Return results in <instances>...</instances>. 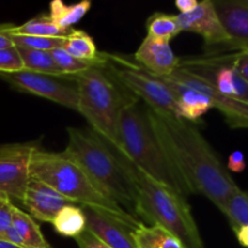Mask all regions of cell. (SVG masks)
Returning <instances> with one entry per match:
<instances>
[{
  "instance_id": "1",
  "label": "cell",
  "mask_w": 248,
  "mask_h": 248,
  "mask_svg": "<svg viewBox=\"0 0 248 248\" xmlns=\"http://www.w3.org/2000/svg\"><path fill=\"white\" fill-rule=\"evenodd\" d=\"M145 109L162 149L193 194L206 196L220 210L239 186L195 124Z\"/></svg>"
},
{
  "instance_id": "2",
  "label": "cell",
  "mask_w": 248,
  "mask_h": 248,
  "mask_svg": "<svg viewBox=\"0 0 248 248\" xmlns=\"http://www.w3.org/2000/svg\"><path fill=\"white\" fill-rule=\"evenodd\" d=\"M67 132L68 144L63 154L85 172L104 196L136 217L135 184L115 148L91 128L68 127Z\"/></svg>"
},
{
  "instance_id": "3",
  "label": "cell",
  "mask_w": 248,
  "mask_h": 248,
  "mask_svg": "<svg viewBox=\"0 0 248 248\" xmlns=\"http://www.w3.org/2000/svg\"><path fill=\"white\" fill-rule=\"evenodd\" d=\"M116 152L135 184L137 219L142 218L145 225L161 227L176 237L183 248H205L186 199L147 176L120 150Z\"/></svg>"
},
{
  "instance_id": "4",
  "label": "cell",
  "mask_w": 248,
  "mask_h": 248,
  "mask_svg": "<svg viewBox=\"0 0 248 248\" xmlns=\"http://www.w3.org/2000/svg\"><path fill=\"white\" fill-rule=\"evenodd\" d=\"M118 137L116 149L147 176L186 199L193 194L162 149L150 125L145 106L140 103V99L128 104L121 113Z\"/></svg>"
},
{
  "instance_id": "5",
  "label": "cell",
  "mask_w": 248,
  "mask_h": 248,
  "mask_svg": "<svg viewBox=\"0 0 248 248\" xmlns=\"http://www.w3.org/2000/svg\"><path fill=\"white\" fill-rule=\"evenodd\" d=\"M29 173L31 178L50 186L75 205L79 203L81 207L101 210L135 228L142 224L140 219L104 196L92 184L85 172L74 161L65 156L63 152H45L38 148L31 156Z\"/></svg>"
},
{
  "instance_id": "6",
  "label": "cell",
  "mask_w": 248,
  "mask_h": 248,
  "mask_svg": "<svg viewBox=\"0 0 248 248\" xmlns=\"http://www.w3.org/2000/svg\"><path fill=\"white\" fill-rule=\"evenodd\" d=\"M75 80L79 91L78 111L104 142L118 148L121 113L138 98L109 73L106 64L93 65L75 75Z\"/></svg>"
},
{
  "instance_id": "7",
  "label": "cell",
  "mask_w": 248,
  "mask_h": 248,
  "mask_svg": "<svg viewBox=\"0 0 248 248\" xmlns=\"http://www.w3.org/2000/svg\"><path fill=\"white\" fill-rule=\"evenodd\" d=\"M106 67L111 75L148 108L177 118L176 94L159 77L150 74L137 63L118 55L104 53Z\"/></svg>"
},
{
  "instance_id": "8",
  "label": "cell",
  "mask_w": 248,
  "mask_h": 248,
  "mask_svg": "<svg viewBox=\"0 0 248 248\" xmlns=\"http://www.w3.org/2000/svg\"><path fill=\"white\" fill-rule=\"evenodd\" d=\"M0 79L9 82L18 91L35 94L78 111L79 91L75 77L39 74L22 69L18 72L0 73Z\"/></svg>"
},
{
  "instance_id": "9",
  "label": "cell",
  "mask_w": 248,
  "mask_h": 248,
  "mask_svg": "<svg viewBox=\"0 0 248 248\" xmlns=\"http://www.w3.org/2000/svg\"><path fill=\"white\" fill-rule=\"evenodd\" d=\"M38 148L35 143L0 144V193L10 200L23 201L31 179V160Z\"/></svg>"
},
{
  "instance_id": "10",
  "label": "cell",
  "mask_w": 248,
  "mask_h": 248,
  "mask_svg": "<svg viewBox=\"0 0 248 248\" xmlns=\"http://www.w3.org/2000/svg\"><path fill=\"white\" fill-rule=\"evenodd\" d=\"M160 78V77H159ZM162 80L179 86L196 90L208 97L213 108L218 109L224 115L225 121L232 128H248V104L239 99L219 93L212 82L200 75L178 67L172 74L161 77Z\"/></svg>"
},
{
  "instance_id": "11",
  "label": "cell",
  "mask_w": 248,
  "mask_h": 248,
  "mask_svg": "<svg viewBox=\"0 0 248 248\" xmlns=\"http://www.w3.org/2000/svg\"><path fill=\"white\" fill-rule=\"evenodd\" d=\"M177 21L182 31H191L202 36L206 52L218 50L229 41L212 0H203L190 12L178 14Z\"/></svg>"
},
{
  "instance_id": "12",
  "label": "cell",
  "mask_w": 248,
  "mask_h": 248,
  "mask_svg": "<svg viewBox=\"0 0 248 248\" xmlns=\"http://www.w3.org/2000/svg\"><path fill=\"white\" fill-rule=\"evenodd\" d=\"M219 21L227 33V45L211 52L248 51V0H212Z\"/></svg>"
},
{
  "instance_id": "13",
  "label": "cell",
  "mask_w": 248,
  "mask_h": 248,
  "mask_svg": "<svg viewBox=\"0 0 248 248\" xmlns=\"http://www.w3.org/2000/svg\"><path fill=\"white\" fill-rule=\"evenodd\" d=\"M86 216V229L111 248H136L133 232L137 228L92 207H81Z\"/></svg>"
},
{
  "instance_id": "14",
  "label": "cell",
  "mask_w": 248,
  "mask_h": 248,
  "mask_svg": "<svg viewBox=\"0 0 248 248\" xmlns=\"http://www.w3.org/2000/svg\"><path fill=\"white\" fill-rule=\"evenodd\" d=\"M22 205L28 211L33 219L52 223L53 218L64 206L75 205L69 199L61 195L47 184L35 178L29 179L27 184Z\"/></svg>"
},
{
  "instance_id": "15",
  "label": "cell",
  "mask_w": 248,
  "mask_h": 248,
  "mask_svg": "<svg viewBox=\"0 0 248 248\" xmlns=\"http://www.w3.org/2000/svg\"><path fill=\"white\" fill-rule=\"evenodd\" d=\"M137 64L155 77H167L179 67L181 58L177 57L167 41L145 36L135 53Z\"/></svg>"
},
{
  "instance_id": "16",
  "label": "cell",
  "mask_w": 248,
  "mask_h": 248,
  "mask_svg": "<svg viewBox=\"0 0 248 248\" xmlns=\"http://www.w3.org/2000/svg\"><path fill=\"white\" fill-rule=\"evenodd\" d=\"M165 81V80H164ZM166 82L170 89L174 92L177 99L176 114L178 119L195 124L200 120L210 109H212V103L201 92L179 85Z\"/></svg>"
},
{
  "instance_id": "17",
  "label": "cell",
  "mask_w": 248,
  "mask_h": 248,
  "mask_svg": "<svg viewBox=\"0 0 248 248\" xmlns=\"http://www.w3.org/2000/svg\"><path fill=\"white\" fill-rule=\"evenodd\" d=\"M73 29H63L58 27L51 19L48 14H41L39 16L28 19L21 26L9 24L7 31L17 35L43 36V38H67Z\"/></svg>"
},
{
  "instance_id": "18",
  "label": "cell",
  "mask_w": 248,
  "mask_h": 248,
  "mask_svg": "<svg viewBox=\"0 0 248 248\" xmlns=\"http://www.w3.org/2000/svg\"><path fill=\"white\" fill-rule=\"evenodd\" d=\"M62 48L78 60L86 61V62L106 63L104 52H98L92 36L84 31L73 29L69 35L64 39V45Z\"/></svg>"
},
{
  "instance_id": "19",
  "label": "cell",
  "mask_w": 248,
  "mask_h": 248,
  "mask_svg": "<svg viewBox=\"0 0 248 248\" xmlns=\"http://www.w3.org/2000/svg\"><path fill=\"white\" fill-rule=\"evenodd\" d=\"M12 227L18 232L23 248H52L44 237L40 227L36 224L35 220L17 206L14 208Z\"/></svg>"
},
{
  "instance_id": "20",
  "label": "cell",
  "mask_w": 248,
  "mask_h": 248,
  "mask_svg": "<svg viewBox=\"0 0 248 248\" xmlns=\"http://www.w3.org/2000/svg\"><path fill=\"white\" fill-rule=\"evenodd\" d=\"M51 224L62 236L77 239L86 230V216L81 207L68 205L57 213Z\"/></svg>"
},
{
  "instance_id": "21",
  "label": "cell",
  "mask_w": 248,
  "mask_h": 248,
  "mask_svg": "<svg viewBox=\"0 0 248 248\" xmlns=\"http://www.w3.org/2000/svg\"><path fill=\"white\" fill-rule=\"evenodd\" d=\"M136 248H183L181 242L157 225L140 224L133 232Z\"/></svg>"
},
{
  "instance_id": "22",
  "label": "cell",
  "mask_w": 248,
  "mask_h": 248,
  "mask_svg": "<svg viewBox=\"0 0 248 248\" xmlns=\"http://www.w3.org/2000/svg\"><path fill=\"white\" fill-rule=\"evenodd\" d=\"M91 5V1L87 0L73 5H67L61 0H55L50 4L48 16L61 28L73 29V26L79 23L89 12Z\"/></svg>"
},
{
  "instance_id": "23",
  "label": "cell",
  "mask_w": 248,
  "mask_h": 248,
  "mask_svg": "<svg viewBox=\"0 0 248 248\" xmlns=\"http://www.w3.org/2000/svg\"><path fill=\"white\" fill-rule=\"evenodd\" d=\"M229 220L232 232H237L241 228L248 225V193L237 189L228 198L220 208Z\"/></svg>"
},
{
  "instance_id": "24",
  "label": "cell",
  "mask_w": 248,
  "mask_h": 248,
  "mask_svg": "<svg viewBox=\"0 0 248 248\" xmlns=\"http://www.w3.org/2000/svg\"><path fill=\"white\" fill-rule=\"evenodd\" d=\"M17 50L23 63V69L39 73V74L63 75L56 65L50 51L29 50V48L19 47H17Z\"/></svg>"
},
{
  "instance_id": "25",
  "label": "cell",
  "mask_w": 248,
  "mask_h": 248,
  "mask_svg": "<svg viewBox=\"0 0 248 248\" xmlns=\"http://www.w3.org/2000/svg\"><path fill=\"white\" fill-rule=\"evenodd\" d=\"M177 15L155 12L147 21V36L162 41H170L181 33Z\"/></svg>"
},
{
  "instance_id": "26",
  "label": "cell",
  "mask_w": 248,
  "mask_h": 248,
  "mask_svg": "<svg viewBox=\"0 0 248 248\" xmlns=\"http://www.w3.org/2000/svg\"><path fill=\"white\" fill-rule=\"evenodd\" d=\"M53 61L58 69L61 70L63 75H69V77H75L82 72H86L87 69L92 68L96 64H106V63H97V62H86V61L78 60L73 57L72 55L63 50L62 47L53 48L50 51Z\"/></svg>"
},
{
  "instance_id": "27",
  "label": "cell",
  "mask_w": 248,
  "mask_h": 248,
  "mask_svg": "<svg viewBox=\"0 0 248 248\" xmlns=\"http://www.w3.org/2000/svg\"><path fill=\"white\" fill-rule=\"evenodd\" d=\"M9 26V24H7ZM7 31V27H6ZM9 33V31H7ZM10 34V33H9ZM15 47L29 48V50H43L51 51L53 48L63 47L65 38H43V36L31 35H17L10 34Z\"/></svg>"
},
{
  "instance_id": "28",
  "label": "cell",
  "mask_w": 248,
  "mask_h": 248,
  "mask_svg": "<svg viewBox=\"0 0 248 248\" xmlns=\"http://www.w3.org/2000/svg\"><path fill=\"white\" fill-rule=\"evenodd\" d=\"M23 69L17 47L0 48V73H12Z\"/></svg>"
},
{
  "instance_id": "29",
  "label": "cell",
  "mask_w": 248,
  "mask_h": 248,
  "mask_svg": "<svg viewBox=\"0 0 248 248\" xmlns=\"http://www.w3.org/2000/svg\"><path fill=\"white\" fill-rule=\"evenodd\" d=\"M15 205L12 201L2 203L0 206V239L2 240L5 232L12 227V217H14Z\"/></svg>"
},
{
  "instance_id": "30",
  "label": "cell",
  "mask_w": 248,
  "mask_h": 248,
  "mask_svg": "<svg viewBox=\"0 0 248 248\" xmlns=\"http://www.w3.org/2000/svg\"><path fill=\"white\" fill-rule=\"evenodd\" d=\"M230 61L240 75L248 82V51L229 52Z\"/></svg>"
},
{
  "instance_id": "31",
  "label": "cell",
  "mask_w": 248,
  "mask_h": 248,
  "mask_svg": "<svg viewBox=\"0 0 248 248\" xmlns=\"http://www.w3.org/2000/svg\"><path fill=\"white\" fill-rule=\"evenodd\" d=\"M75 241H77L79 248H111L108 245L104 244L103 241H101L98 237L94 236L87 229L80 236H78Z\"/></svg>"
},
{
  "instance_id": "32",
  "label": "cell",
  "mask_w": 248,
  "mask_h": 248,
  "mask_svg": "<svg viewBox=\"0 0 248 248\" xmlns=\"http://www.w3.org/2000/svg\"><path fill=\"white\" fill-rule=\"evenodd\" d=\"M228 170L235 173H240V172L245 171L246 169V160H245L244 153L240 150H235L230 154L229 159H228Z\"/></svg>"
},
{
  "instance_id": "33",
  "label": "cell",
  "mask_w": 248,
  "mask_h": 248,
  "mask_svg": "<svg viewBox=\"0 0 248 248\" xmlns=\"http://www.w3.org/2000/svg\"><path fill=\"white\" fill-rule=\"evenodd\" d=\"M198 4L199 1H196V0H177L174 5L179 10V14H186V12H190L191 10L195 9Z\"/></svg>"
},
{
  "instance_id": "34",
  "label": "cell",
  "mask_w": 248,
  "mask_h": 248,
  "mask_svg": "<svg viewBox=\"0 0 248 248\" xmlns=\"http://www.w3.org/2000/svg\"><path fill=\"white\" fill-rule=\"evenodd\" d=\"M7 24L0 26V48H9L14 47V43L11 40V36L6 31Z\"/></svg>"
},
{
  "instance_id": "35",
  "label": "cell",
  "mask_w": 248,
  "mask_h": 248,
  "mask_svg": "<svg viewBox=\"0 0 248 248\" xmlns=\"http://www.w3.org/2000/svg\"><path fill=\"white\" fill-rule=\"evenodd\" d=\"M237 237V241L240 242V245L244 247L248 248V225L247 227L241 228L237 232H235Z\"/></svg>"
},
{
  "instance_id": "36",
  "label": "cell",
  "mask_w": 248,
  "mask_h": 248,
  "mask_svg": "<svg viewBox=\"0 0 248 248\" xmlns=\"http://www.w3.org/2000/svg\"><path fill=\"white\" fill-rule=\"evenodd\" d=\"M0 248H21V247H17L15 245L10 244V242L5 241V240L0 239Z\"/></svg>"
},
{
  "instance_id": "37",
  "label": "cell",
  "mask_w": 248,
  "mask_h": 248,
  "mask_svg": "<svg viewBox=\"0 0 248 248\" xmlns=\"http://www.w3.org/2000/svg\"><path fill=\"white\" fill-rule=\"evenodd\" d=\"M7 201H11V200H10L9 196L5 195V194H2V193H0V206H1L2 203L7 202Z\"/></svg>"
}]
</instances>
